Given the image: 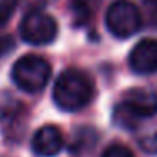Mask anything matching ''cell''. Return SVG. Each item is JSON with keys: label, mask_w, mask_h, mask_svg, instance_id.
I'll return each instance as SVG.
<instances>
[{"label": "cell", "mask_w": 157, "mask_h": 157, "mask_svg": "<svg viewBox=\"0 0 157 157\" xmlns=\"http://www.w3.org/2000/svg\"><path fill=\"white\" fill-rule=\"evenodd\" d=\"M95 83L88 73L78 68H68L58 76L52 88L54 103L64 112H78L91 103Z\"/></svg>", "instance_id": "obj_1"}, {"label": "cell", "mask_w": 157, "mask_h": 157, "mask_svg": "<svg viewBox=\"0 0 157 157\" xmlns=\"http://www.w3.org/2000/svg\"><path fill=\"white\" fill-rule=\"evenodd\" d=\"M157 115V93L145 88L127 91L125 98L113 110V122L123 130H135L144 118Z\"/></svg>", "instance_id": "obj_2"}, {"label": "cell", "mask_w": 157, "mask_h": 157, "mask_svg": "<svg viewBox=\"0 0 157 157\" xmlns=\"http://www.w3.org/2000/svg\"><path fill=\"white\" fill-rule=\"evenodd\" d=\"M51 64L42 56L25 54L12 66V81L27 93H37L49 83Z\"/></svg>", "instance_id": "obj_3"}, {"label": "cell", "mask_w": 157, "mask_h": 157, "mask_svg": "<svg viewBox=\"0 0 157 157\" xmlns=\"http://www.w3.org/2000/svg\"><path fill=\"white\" fill-rule=\"evenodd\" d=\"M105 24L110 34L118 39H127L142 29V15L133 2L115 0L106 10Z\"/></svg>", "instance_id": "obj_4"}, {"label": "cell", "mask_w": 157, "mask_h": 157, "mask_svg": "<svg viewBox=\"0 0 157 157\" xmlns=\"http://www.w3.org/2000/svg\"><path fill=\"white\" fill-rule=\"evenodd\" d=\"M58 36V22L44 12H29L21 22V37L27 44H51Z\"/></svg>", "instance_id": "obj_5"}, {"label": "cell", "mask_w": 157, "mask_h": 157, "mask_svg": "<svg viewBox=\"0 0 157 157\" xmlns=\"http://www.w3.org/2000/svg\"><path fill=\"white\" fill-rule=\"evenodd\" d=\"M130 69L137 75L157 73V39L145 37L133 46L128 56Z\"/></svg>", "instance_id": "obj_6"}, {"label": "cell", "mask_w": 157, "mask_h": 157, "mask_svg": "<svg viewBox=\"0 0 157 157\" xmlns=\"http://www.w3.org/2000/svg\"><path fill=\"white\" fill-rule=\"evenodd\" d=\"M32 152L39 157H54L64 147L63 132L56 125H44L32 137Z\"/></svg>", "instance_id": "obj_7"}, {"label": "cell", "mask_w": 157, "mask_h": 157, "mask_svg": "<svg viewBox=\"0 0 157 157\" xmlns=\"http://www.w3.org/2000/svg\"><path fill=\"white\" fill-rule=\"evenodd\" d=\"M100 5H101V0H71L75 22L78 25L90 22Z\"/></svg>", "instance_id": "obj_8"}, {"label": "cell", "mask_w": 157, "mask_h": 157, "mask_svg": "<svg viewBox=\"0 0 157 157\" xmlns=\"http://www.w3.org/2000/svg\"><path fill=\"white\" fill-rule=\"evenodd\" d=\"M101 157H135V155L128 147L122 145V144H112L103 150Z\"/></svg>", "instance_id": "obj_9"}, {"label": "cell", "mask_w": 157, "mask_h": 157, "mask_svg": "<svg viewBox=\"0 0 157 157\" xmlns=\"http://www.w3.org/2000/svg\"><path fill=\"white\" fill-rule=\"evenodd\" d=\"M19 0H0V24H5L17 9Z\"/></svg>", "instance_id": "obj_10"}, {"label": "cell", "mask_w": 157, "mask_h": 157, "mask_svg": "<svg viewBox=\"0 0 157 157\" xmlns=\"http://www.w3.org/2000/svg\"><path fill=\"white\" fill-rule=\"evenodd\" d=\"M139 145H140V149H142L144 152L157 155V132L142 137V139L139 140Z\"/></svg>", "instance_id": "obj_11"}, {"label": "cell", "mask_w": 157, "mask_h": 157, "mask_svg": "<svg viewBox=\"0 0 157 157\" xmlns=\"http://www.w3.org/2000/svg\"><path fill=\"white\" fill-rule=\"evenodd\" d=\"M142 4H144V9H145L149 22L157 27V0H142Z\"/></svg>", "instance_id": "obj_12"}, {"label": "cell", "mask_w": 157, "mask_h": 157, "mask_svg": "<svg viewBox=\"0 0 157 157\" xmlns=\"http://www.w3.org/2000/svg\"><path fill=\"white\" fill-rule=\"evenodd\" d=\"M0 52H2V42H0Z\"/></svg>", "instance_id": "obj_13"}]
</instances>
